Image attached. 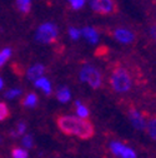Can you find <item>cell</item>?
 <instances>
[{"label":"cell","mask_w":156,"mask_h":158,"mask_svg":"<svg viewBox=\"0 0 156 158\" xmlns=\"http://www.w3.org/2000/svg\"><path fill=\"white\" fill-rule=\"evenodd\" d=\"M57 126L60 131L69 135H76L81 139H88L94 135V126L85 118L64 115L57 119Z\"/></svg>","instance_id":"obj_1"},{"label":"cell","mask_w":156,"mask_h":158,"mask_svg":"<svg viewBox=\"0 0 156 158\" xmlns=\"http://www.w3.org/2000/svg\"><path fill=\"white\" fill-rule=\"evenodd\" d=\"M110 84L112 89L118 93H125L131 88V77L124 68H116L111 73Z\"/></svg>","instance_id":"obj_2"},{"label":"cell","mask_w":156,"mask_h":158,"mask_svg":"<svg viewBox=\"0 0 156 158\" xmlns=\"http://www.w3.org/2000/svg\"><path fill=\"white\" fill-rule=\"evenodd\" d=\"M80 81L84 83H88L91 88L96 89V88H100L103 84V77L101 73L97 70L94 65L91 64H85L83 65L81 70H80Z\"/></svg>","instance_id":"obj_3"},{"label":"cell","mask_w":156,"mask_h":158,"mask_svg":"<svg viewBox=\"0 0 156 158\" xmlns=\"http://www.w3.org/2000/svg\"><path fill=\"white\" fill-rule=\"evenodd\" d=\"M57 34H59V30H57V27L55 24L44 23L37 28V30L35 33V39L39 43L50 44L57 38Z\"/></svg>","instance_id":"obj_4"},{"label":"cell","mask_w":156,"mask_h":158,"mask_svg":"<svg viewBox=\"0 0 156 158\" xmlns=\"http://www.w3.org/2000/svg\"><path fill=\"white\" fill-rule=\"evenodd\" d=\"M90 6L97 14H111L115 10L114 0H90Z\"/></svg>","instance_id":"obj_5"},{"label":"cell","mask_w":156,"mask_h":158,"mask_svg":"<svg viewBox=\"0 0 156 158\" xmlns=\"http://www.w3.org/2000/svg\"><path fill=\"white\" fill-rule=\"evenodd\" d=\"M114 38L118 42L123 43V44H130L134 42L135 39V34L129 30V29H124V28H118L114 30Z\"/></svg>","instance_id":"obj_6"},{"label":"cell","mask_w":156,"mask_h":158,"mask_svg":"<svg viewBox=\"0 0 156 158\" xmlns=\"http://www.w3.org/2000/svg\"><path fill=\"white\" fill-rule=\"evenodd\" d=\"M129 117H130V122H131V124H132L136 129H144V128L146 127L145 119L142 118V115L140 114V112L132 109V110H130Z\"/></svg>","instance_id":"obj_7"},{"label":"cell","mask_w":156,"mask_h":158,"mask_svg":"<svg viewBox=\"0 0 156 158\" xmlns=\"http://www.w3.org/2000/svg\"><path fill=\"white\" fill-rule=\"evenodd\" d=\"M44 73H45L44 65H41V64H35V65H33V67H30V68L28 69L26 75H28L29 81H34V82H35L36 79L41 78V77L44 75Z\"/></svg>","instance_id":"obj_8"},{"label":"cell","mask_w":156,"mask_h":158,"mask_svg":"<svg viewBox=\"0 0 156 158\" xmlns=\"http://www.w3.org/2000/svg\"><path fill=\"white\" fill-rule=\"evenodd\" d=\"M81 35L86 39V40L90 43V44H96L99 42V33H97L94 28L91 27H85L83 30H81Z\"/></svg>","instance_id":"obj_9"},{"label":"cell","mask_w":156,"mask_h":158,"mask_svg":"<svg viewBox=\"0 0 156 158\" xmlns=\"http://www.w3.org/2000/svg\"><path fill=\"white\" fill-rule=\"evenodd\" d=\"M35 87L36 88H40L46 95H49L51 93V84H50V82L48 81V79L44 78V77L36 79V81H35Z\"/></svg>","instance_id":"obj_10"},{"label":"cell","mask_w":156,"mask_h":158,"mask_svg":"<svg viewBox=\"0 0 156 158\" xmlns=\"http://www.w3.org/2000/svg\"><path fill=\"white\" fill-rule=\"evenodd\" d=\"M56 98H57V99H59L61 103H66V102L70 101L71 93H70V90H69L66 87H63V88H60L59 90L56 92Z\"/></svg>","instance_id":"obj_11"},{"label":"cell","mask_w":156,"mask_h":158,"mask_svg":"<svg viewBox=\"0 0 156 158\" xmlns=\"http://www.w3.org/2000/svg\"><path fill=\"white\" fill-rule=\"evenodd\" d=\"M125 148H126V146H124V144L120 143V142H111V143H110V149H111V152H112L115 156H118V157H121V156H123Z\"/></svg>","instance_id":"obj_12"},{"label":"cell","mask_w":156,"mask_h":158,"mask_svg":"<svg viewBox=\"0 0 156 158\" xmlns=\"http://www.w3.org/2000/svg\"><path fill=\"white\" fill-rule=\"evenodd\" d=\"M16 8L24 14L29 13L31 9V0H16Z\"/></svg>","instance_id":"obj_13"},{"label":"cell","mask_w":156,"mask_h":158,"mask_svg":"<svg viewBox=\"0 0 156 158\" xmlns=\"http://www.w3.org/2000/svg\"><path fill=\"white\" fill-rule=\"evenodd\" d=\"M23 104H24L25 107H28V108H34V107L37 104V97H36V94H34V93L28 94V95L24 98Z\"/></svg>","instance_id":"obj_14"},{"label":"cell","mask_w":156,"mask_h":158,"mask_svg":"<svg viewBox=\"0 0 156 158\" xmlns=\"http://www.w3.org/2000/svg\"><path fill=\"white\" fill-rule=\"evenodd\" d=\"M146 128H147L149 135L152 138L154 141H156V118H151L146 124Z\"/></svg>","instance_id":"obj_15"},{"label":"cell","mask_w":156,"mask_h":158,"mask_svg":"<svg viewBox=\"0 0 156 158\" xmlns=\"http://www.w3.org/2000/svg\"><path fill=\"white\" fill-rule=\"evenodd\" d=\"M75 106L77 107V108H76L77 117H80V118H86V117L89 115V110H88V108H86L85 106H83V104H81L79 101L75 102Z\"/></svg>","instance_id":"obj_16"},{"label":"cell","mask_w":156,"mask_h":158,"mask_svg":"<svg viewBox=\"0 0 156 158\" xmlns=\"http://www.w3.org/2000/svg\"><path fill=\"white\" fill-rule=\"evenodd\" d=\"M11 55V49L10 48H4L0 52V67H3L5 64V62L10 58Z\"/></svg>","instance_id":"obj_17"},{"label":"cell","mask_w":156,"mask_h":158,"mask_svg":"<svg viewBox=\"0 0 156 158\" xmlns=\"http://www.w3.org/2000/svg\"><path fill=\"white\" fill-rule=\"evenodd\" d=\"M13 158H28V152L23 148H15L11 152Z\"/></svg>","instance_id":"obj_18"},{"label":"cell","mask_w":156,"mask_h":158,"mask_svg":"<svg viewBox=\"0 0 156 158\" xmlns=\"http://www.w3.org/2000/svg\"><path fill=\"white\" fill-rule=\"evenodd\" d=\"M9 108L5 103H0V121H4L9 117Z\"/></svg>","instance_id":"obj_19"},{"label":"cell","mask_w":156,"mask_h":158,"mask_svg":"<svg viewBox=\"0 0 156 158\" xmlns=\"http://www.w3.org/2000/svg\"><path fill=\"white\" fill-rule=\"evenodd\" d=\"M68 2H69V4L71 5L72 9L79 10V9H81V8L85 5L86 0H68Z\"/></svg>","instance_id":"obj_20"},{"label":"cell","mask_w":156,"mask_h":158,"mask_svg":"<svg viewBox=\"0 0 156 158\" xmlns=\"http://www.w3.org/2000/svg\"><path fill=\"white\" fill-rule=\"evenodd\" d=\"M21 94V90L18 89V88H14V89H10L5 93V97L8 98V99H14V98H16L18 95Z\"/></svg>","instance_id":"obj_21"},{"label":"cell","mask_w":156,"mask_h":158,"mask_svg":"<svg viewBox=\"0 0 156 158\" xmlns=\"http://www.w3.org/2000/svg\"><path fill=\"white\" fill-rule=\"evenodd\" d=\"M69 35H70V38L71 39H79L80 38V35H81V30H79L77 28H74V27H71V28H69Z\"/></svg>","instance_id":"obj_22"},{"label":"cell","mask_w":156,"mask_h":158,"mask_svg":"<svg viewBox=\"0 0 156 158\" xmlns=\"http://www.w3.org/2000/svg\"><path fill=\"white\" fill-rule=\"evenodd\" d=\"M121 158H136V153H135V151L132 148L126 147L124 153H123V156H121Z\"/></svg>","instance_id":"obj_23"},{"label":"cell","mask_w":156,"mask_h":158,"mask_svg":"<svg viewBox=\"0 0 156 158\" xmlns=\"http://www.w3.org/2000/svg\"><path fill=\"white\" fill-rule=\"evenodd\" d=\"M33 144H34V142H33V137L31 135H24V138H23V146L25 147V148H31L33 147Z\"/></svg>","instance_id":"obj_24"},{"label":"cell","mask_w":156,"mask_h":158,"mask_svg":"<svg viewBox=\"0 0 156 158\" xmlns=\"http://www.w3.org/2000/svg\"><path fill=\"white\" fill-rule=\"evenodd\" d=\"M25 129H26V126H25V123L20 122V123H18V126H16V131H15V132L18 133V135H20V134H24Z\"/></svg>","instance_id":"obj_25"},{"label":"cell","mask_w":156,"mask_h":158,"mask_svg":"<svg viewBox=\"0 0 156 158\" xmlns=\"http://www.w3.org/2000/svg\"><path fill=\"white\" fill-rule=\"evenodd\" d=\"M150 35H151V38L154 39V40L156 42V25H152L150 28Z\"/></svg>","instance_id":"obj_26"},{"label":"cell","mask_w":156,"mask_h":158,"mask_svg":"<svg viewBox=\"0 0 156 158\" xmlns=\"http://www.w3.org/2000/svg\"><path fill=\"white\" fill-rule=\"evenodd\" d=\"M3 87H4V82H3V79L0 78V89H3Z\"/></svg>","instance_id":"obj_27"},{"label":"cell","mask_w":156,"mask_h":158,"mask_svg":"<svg viewBox=\"0 0 156 158\" xmlns=\"http://www.w3.org/2000/svg\"><path fill=\"white\" fill-rule=\"evenodd\" d=\"M0 143H2V137H0Z\"/></svg>","instance_id":"obj_28"}]
</instances>
